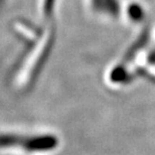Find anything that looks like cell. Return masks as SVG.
Segmentation results:
<instances>
[{
    "label": "cell",
    "instance_id": "cell-1",
    "mask_svg": "<svg viewBox=\"0 0 155 155\" xmlns=\"http://www.w3.org/2000/svg\"><path fill=\"white\" fill-rule=\"evenodd\" d=\"M93 2V8L99 13L109 15L110 17L115 18L119 14V2L118 0H91Z\"/></svg>",
    "mask_w": 155,
    "mask_h": 155
}]
</instances>
